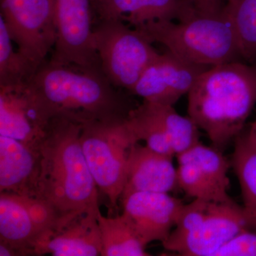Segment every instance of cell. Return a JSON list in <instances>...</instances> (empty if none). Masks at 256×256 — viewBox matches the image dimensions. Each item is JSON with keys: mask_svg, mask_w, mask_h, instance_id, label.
Here are the masks:
<instances>
[{"mask_svg": "<svg viewBox=\"0 0 256 256\" xmlns=\"http://www.w3.org/2000/svg\"><path fill=\"white\" fill-rule=\"evenodd\" d=\"M82 124L66 117L52 120L40 146L35 196L62 218L97 213L98 188L80 140Z\"/></svg>", "mask_w": 256, "mask_h": 256, "instance_id": "cell-1", "label": "cell"}, {"mask_svg": "<svg viewBox=\"0 0 256 256\" xmlns=\"http://www.w3.org/2000/svg\"><path fill=\"white\" fill-rule=\"evenodd\" d=\"M256 104V64L210 67L188 94V116L222 150L242 133Z\"/></svg>", "mask_w": 256, "mask_h": 256, "instance_id": "cell-2", "label": "cell"}, {"mask_svg": "<svg viewBox=\"0 0 256 256\" xmlns=\"http://www.w3.org/2000/svg\"><path fill=\"white\" fill-rule=\"evenodd\" d=\"M54 117L80 124L127 118L133 106L102 72L45 60L28 84Z\"/></svg>", "mask_w": 256, "mask_h": 256, "instance_id": "cell-3", "label": "cell"}, {"mask_svg": "<svg viewBox=\"0 0 256 256\" xmlns=\"http://www.w3.org/2000/svg\"><path fill=\"white\" fill-rule=\"evenodd\" d=\"M188 18L178 23L152 21L136 26L150 41L178 56L200 65L214 66L242 62L233 26L224 0H194Z\"/></svg>", "mask_w": 256, "mask_h": 256, "instance_id": "cell-4", "label": "cell"}, {"mask_svg": "<svg viewBox=\"0 0 256 256\" xmlns=\"http://www.w3.org/2000/svg\"><path fill=\"white\" fill-rule=\"evenodd\" d=\"M250 228L242 206L235 202L196 198L184 205L178 223L162 246L180 256H214L237 234Z\"/></svg>", "mask_w": 256, "mask_h": 256, "instance_id": "cell-5", "label": "cell"}, {"mask_svg": "<svg viewBox=\"0 0 256 256\" xmlns=\"http://www.w3.org/2000/svg\"><path fill=\"white\" fill-rule=\"evenodd\" d=\"M80 140L98 188L116 207L124 192L131 150L139 142L127 118L84 122Z\"/></svg>", "mask_w": 256, "mask_h": 256, "instance_id": "cell-6", "label": "cell"}, {"mask_svg": "<svg viewBox=\"0 0 256 256\" xmlns=\"http://www.w3.org/2000/svg\"><path fill=\"white\" fill-rule=\"evenodd\" d=\"M94 44L109 82L130 92L160 53L144 32L120 20L96 21Z\"/></svg>", "mask_w": 256, "mask_h": 256, "instance_id": "cell-7", "label": "cell"}, {"mask_svg": "<svg viewBox=\"0 0 256 256\" xmlns=\"http://www.w3.org/2000/svg\"><path fill=\"white\" fill-rule=\"evenodd\" d=\"M63 220L40 198L0 192V256H35L38 242Z\"/></svg>", "mask_w": 256, "mask_h": 256, "instance_id": "cell-8", "label": "cell"}, {"mask_svg": "<svg viewBox=\"0 0 256 256\" xmlns=\"http://www.w3.org/2000/svg\"><path fill=\"white\" fill-rule=\"evenodd\" d=\"M54 18L56 41L50 62L102 72L94 44L92 0H54Z\"/></svg>", "mask_w": 256, "mask_h": 256, "instance_id": "cell-9", "label": "cell"}, {"mask_svg": "<svg viewBox=\"0 0 256 256\" xmlns=\"http://www.w3.org/2000/svg\"><path fill=\"white\" fill-rule=\"evenodd\" d=\"M0 5L18 50L38 69L56 41L54 0H0Z\"/></svg>", "mask_w": 256, "mask_h": 256, "instance_id": "cell-10", "label": "cell"}, {"mask_svg": "<svg viewBox=\"0 0 256 256\" xmlns=\"http://www.w3.org/2000/svg\"><path fill=\"white\" fill-rule=\"evenodd\" d=\"M210 67L188 62L166 50L150 64L129 92L143 100L174 106Z\"/></svg>", "mask_w": 256, "mask_h": 256, "instance_id": "cell-11", "label": "cell"}, {"mask_svg": "<svg viewBox=\"0 0 256 256\" xmlns=\"http://www.w3.org/2000/svg\"><path fill=\"white\" fill-rule=\"evenodd\" d=\"M54 118L28 84L0 87V136L38 149Z\"/></svg>", "mask_w": 256, "mask_h": 256, "instance_id": "cell-12", "label": "cell"}, {"mask_svg": "<svg viewBox=\"0 0 256 256\" xmlns=\"http://www.w3.org/2000/svg\"><path fill=\"white\" fill-rule=\"evenodd\" d=\"M122 214L146 244L168 239L178 223L184 204L169 193L137 192L120 198Z\"/></svg>", "mask_w": 256, "mask_h": 256, "instance_id": "cell-13", "label": "cell"}, {"mask_svg": "<svg viewBox=\"0 0 256 256\" xmlns=\"http://www.w3.org/2000/svg\"><path fill=\"white\" fill-rule=\"evenodd\" d=\"M98 212L82 214L64 220L40 240L35 248V256H101L102 246L97 218Z\"/></svg>", "mask_w": 256, "mask_h": 256, "instance_id": "cell-14", "label": "cell"}, {"mask_svg": "<svg viewBox=\"0 0 256 256\" xmlns=\"http://www.w3.org/2000/svg\"><path fill=\"white\" fill-rule=\"evenodd\" d=\"M96 21L120 20L136 28L152 21H182L194 0H92Z\"/></svg>", "mask_w": 256, "mask_h": 256, "instance_id": "cell-15", "label": "cell"}, {"mask_svg": "<svg viewBox=\"0 0 256 256\" xmlns=\"http://www.w3.org/2000/svg\"><path fill=\"white\" fill-rule=\"evenodd\" d=\"M178 188V170L173 164L172 156L136 143L130 154L126 184L120 198L133 192L170 194Z\"/></svg>", "mask_w": 256, "mask_h": 256, "instance_id": "cell-16", "label": "cell"}, {"mask_svg": "<svg viewBox=\"0 0 256 256\" xmlns=\"http://www.w3.org/2000/svg\"><path fill=\"white\" fill-rule=\"evenodd\" d=\"M38 172V149L0 136V192L34 197Z\"/></svg>", "mask_w": 256, "mask_h": 256, "instance_id": "cell-17", "label": "cell"}, {"mask_svg": "<svg viewBox=\"0 0 256 256\" xmlns=\"http://www.w3.org/2000/svg\"><path fill=\"white\" fill-rule=\"evenodd\" d=\"M102 240L101 256H148L146 245L126 216H97Z\"/></svg>", "mask_w": 256, "mask_h": 256, "instance_id": "cell-18", "label": "cell"}, {"mask_svg": "<svg viewBox=\"0 0 256 256\" xmlns=\"http://www.w3.org/2000/svg\"><path fill=\"white\" fill-rule=\"evenodd\" d=\"M232 165L240 184L246 217L250 228H256V149L242 133L236 139Z\"/></svg>", "mask_w": 256, "mask_h": 256, "instance_id": "cell-19", "label": "cell"}, {"mask_svg": "<svg viewBox=\"0 0 256 256\" xmlns=\"http://www.w3.org/2000/svg\"><path fill=\"white\" fill-rule=\"evenodd\" d=\"M3 18L0 16V87H16L28 84L37 68L18 50Z\"/></svg>", "mask_w": 256, "mask_h": 256, "instance_id": "cell-20", "label": "cell"}, {"mask_svg": "<svg viewBox=\"0 0 256 256\" xmlns=\"http://www.w3.org/2000/svg\"><path fill=\"white\" fill-rule=\"evenodd\" d=\"M176 156L178 163L196 164L216 188L224 194L228 195L230 180L228 173L230 164L220 150L200 142Z\"/></svg>", "mask_w": 256, "mask_h": 256, "instance_id": "cell-21", "label": "cell"}, {"mask_svg": "<svg viewBox=\"0 0 256 256\" xmlns=\"http://www.w3.org/2000/svg\"><path fill=\"white\" fill-rule=\"evenodd\" d=\"M226 12L242 60L256 64V0H228Z\"/></svg>", "mask_w": 256, "mask_h": 256, "instance_id": "cell-22", "label": "cell"}, {"mask_svg": "<svg viewBox=\"0 0 256 256\" xmlns=\"http://www.w3.org/2000/svg\"><path fill=\"white\" fill-rule=\"evenodd\" d=\"M156 105L175 156L200 142V128L190 116L184 117L178 114L173 106Z\"/></svg>", "mask_w": 256, "mask_h": 256, "instance_id": "cell-23", "label": "cell"}, {"mask_svg": "<svg viewBox=\"0 0 256 256\" xmlns=\"http://www.w3.org/2000/svg\"><path fill=\"white\" fill-rule=\"evenodd\" d=\"M178 188L194 200L232 203L229 195L224 194L216 188L196 164L191 162L178 163Z\"/></svg>", "mask_w": 256, "mask_h": 256, "instance_id": "cell-24", "label": "cell"}, {"mask_svg": "<svg viewBox=\"0 0 256 256\" xmlns=\"http://www.w3.org/2000/svg\"><path fill=\"white\" fill-rule=\"evenodd\" d=\"M249 229L237 234L214 256H256V232Z\"/></svg>", "mask_w": 256, "mask_h": 256, "instance_id": "cell-25", "label": "cell"}, {"mask_svg": "<svg viewBox=\"0 0 256 256\" xmlns=\"http://www.w3.org/2000/svg\"><path fill=\"white\" fill-rule=\"evenodd\" d=\"M245 134L248 142L256 149V120L252 122L246 134Z\"/></svg>", "mask_w": 256, "mask_h": 256, "instance_id": "cell-26", "label": "cell"}, {"mask_svg": "<svg viewBox=\"0 0 256 256\" xmlns=\"http://www.w3.org/2000/svg\"><path fill=\"white\" fill-rule=\"evenodd\" d=\"M224 1L228 2V0H224Z\"/></svg>", "mask_w": 256, "mask_h": 256, "instance_id": "cell-27", "label": "cell"}]
</instances>
